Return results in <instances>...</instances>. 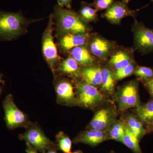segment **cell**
I'll use <instances>...</instances> for the list:
<instances>
[{"label": "cell", "instance_id": "29", "mask_svg": "<svg viewBox=\"0 0 153 153\" xmlns=\"http://www.w3.org/2000/svg\"><path fill=\"white\" fill-rule=\"evenodd\" d=\"M141 81L143 83L147 90L153 97V76L149 79L141 80Z\"/></svg>", "mask_w": 153, "mask_h": 153}, {"label": "cell", "instance_id": "31", "mask_svg": "<svg viewBox=\"0 0 153 153\" xmlns=\"http://www.w3.org/2000/svg\"><path fill=\"white\" fill-rule=\"evenodd\" d=\"M26 152L27 153H38V151L28 143H26Z\"/></svg>", "mask_w": 153, "mask_h": 153}, {"label": "cell", "instance_id": "24", "mask_svg": "<svg viewBox=\"0 0 153 153\" xmlns=\"http://www.w3.org/2000/svg\"><path fill=\"white\" fill-rule=\"evenodd\" d=\"M56 140L58 149L64 153L71 152L72 141L66 134L63 132H59L56 135Z\"/></svg>", "mask_w": 153, "mask_h": 153}, {"label": "cell", "instance_id": "19", "mask_svg": "<svg viewBox=\"0 0 153 153\" xmlns=\"http://www.w3.org/2000/svg\"><path fill=\"white\" fill-rule=\"evenodd\" d=\"M137 117L142 122L147 123L153 120V100L137 107L135 110Z\"/></svg>", "mask_w": 153, "mask_h": 153}, {"label": "cell", "instance_id": "3", "mask_svg": "<svg viewBox=\"0 0 153 153\" xmlns=\"http://www.w3.org/2000/svg\"><path fill=\"white\" fill-rule=\"evenodd\" d=\"M3 107L6 126L9 129L21 127L27 128L30 124L27 117L15 103L12 94H9L6 97L3 101Z\"/></svg>", "mask_w": 153, "mask_h": 153}, {"label": "cell", "instance_id": "13", "mask_svg": "<svg viewBox=\"0 0 153 153\" xmlns=\"http://www.w3.org/2000/svg\"><path fill=\"white\" fill-rule=\"evenodd\" d=\"M113 44L110 41L99 36L94 37L90 44V52L95 57L103 59L111 52Z\"/></svg>", "mask_w": 153, "mask_h": 153}, {"label": "cell", "instance_id": "15", "mask_svg": "<svg viewBox=\"0 0 153 153\" xmlns=\"http://www.w3.org/2000/svg\"><path fill=\"white\" fill-rule=\"evenodd\" d=\"M71 57L78 64L84 66H91L94 59L88 49L84 46L75 47L71 51Z\"/></svg>", "mask_w": 153, "mask_h": 153}, {"label": "cell", "instance_id": "30", "mask_svg": "<svg viewBox=\"0 0 153 153\" xmlns=\"http://www.w3.org/2000/svg\"><path fill=\"white\" fill-rule=\"evenodd\" d=\"M58 5L60 7H65L66 9H71L72 0H57Z\"/></svg>", "mask_w": 153, "mask_h": 153}, {"label": "cell", "instance_id": "21", "mask_svg": "<svg viewBox=\"0 0 153 153\" xmlns=\"http://www.w3.org/2000/svg\"><path fill=\"white\" fill-rule=\"evenodd\" d=\"M101 68L102 89L107 93L112 94L114 91V74L108 68L104 67Z\"/></svg>", "mask_w": 153, "mask_h": 153}, {"label": "cell", "instance_id": "25", "mask_svg": "<svg viewBox=\"0 0 153 153\" xmlns=\"http://www.w3.org/2000/svg\"><path fill=\"white\" fill-rule=\"evenodd\" d=\"M97 11L95 8L84 3L79 10V15L85 21L92 22L97 18Z\"/></svg>", "mask_w": 153, "mask_h": 153}, {"label": "cell", "instance_id": "9", "mask_svg": "<svg viewBox=\"0 0 153 153\" xmlns=\"http://www.w3.org/2000/svg\"><path fill=\"white\" fill-rule=\"evenodd\" d=\"M127 4L123 0L114 1L111 5L106 9L103 16L108 22L115 25L120 24L121 20L125 17L134 16L139 10H131Z\"/></svg>", "mask_w": 153, "mask_h": 153}, {"label": "cell", "instance_id": "6", "mask_svg": "<svg viewBox=\"0 0 153 153\" xmlns=\"http://www.w3.org/2000/svg\"><path fill=\"white\" fill-rule=\"evenodd\" d=\"M135 49L143 54L153 52V30L135 20L133 27Z\"/></svg>", "mask_w": 153, "mask_h": 153}, {"label": "cell", "instance_id": "4", "mask_svg": "<svg viewBox=\"0 0 153 153\" xmlns=\"http://www.w3.org/2000/svg\"><path fill=\"white\" fill-rule=\"evenodd\" d=\"M19 137L20 140L29 143L36 150L41 153H45L53 148L58 149L57 145L48 138L37 125H29L27 131L21 134Z\"/></svg>", "mask_w": 153, "mask_h": 153}, {"label": "cell", "instance_id": "20", "mask_svg": "<svg viewBox=\"0 0 153 153\" xmlns=\"http://www.w3.org/2000/svg\"><path fill=\"white\" fill-rule=\"evenodd\" d=\"M126 126L139 141L146 134V130L144 128L142 122L137 117L134 116L129 115L128 117Z\"/></svg>", "mask_w": 153, "mask_h": 153}, {"label": "cell", "instance_id": "35", "mask_svg": "<svg viewBox=\"0 0 153 153\" xmlns=\"http://www.w3.org/2000/svg\"><path fill=\"white\" fill-rule=\"evenodd\" d=\"M125 2H126V3H128L130 1V0H123Z\"/></svg>", "mask_w": 153, "mask_h": 153}, {"label": "cell", "instance_id": "18", "mask_svg": "<svg viewBox=\"0 0 153 153\" xmlns=\"http://www.w3.org/2000/svg\"><path fill=\"white\" fill-rule=\"evenodd\" d=\"M57 72L68 74L74 77L80 75L78 64L72 57H69L63 61L56 69Z\"/></svg>", "mask_w": 153, "mask_h": 153}, {"label": "cell", "instance_id": "27", "mask_svg": "<svg viewBox=\"0 0 153 153\" xmlns=\"http://www.w3.org/2000/svg\"><path fill=\"white\" fill-rule=\"evenodd\" d=\"M133 74L140 80L149 79L153 76V69L150 67L137 66L136 67Z\"/></svg>", "mask_w": 153, "mask_h": 153}, {"label": "cell", "instance_id": "33", "mask_svg": "<svg viewBox=\"0 0 153 153\" xmlns=\"http://www.w3.org/2000/svg\"><path fill=\"white\" fill-rule=\"evenodd\" d=\"M58 149L57 148H53V149H51L47 151L45 153H57V149Z\"/></svg>", "mask_w": 153, "mask_h": 153}, {"label": "cell", "instance_id": "17", "mask_svg": "<svg viewBox=\"0 0 153 153\" xmlns=\"http://www.w3.org/2000/svg\"><path fill=\"white\" fill-rule=\"evenodd\" d=\"M134 61L131 55L123 51H117L111 57L109 64L117 70L126 67Z\"/></svg>", "mask_w": 153, "mask_h": 153}, {"label": "cell", "instance_id": "8", "mask_svg": "<svg viewBox=\"0 0 153 153\" xmlns=\"http://www.w3.org/2000/svg\"><path fill=\"white\" fill-rule=\"evenodd\" d=\"M138 82L132 81L123 85L118 91L119 109L124 111L140 105Z\"/></svg>", "mask_w": 153, "mask_h": 153}, {"label": "cell", "instance_id": "5", "mask_svg": "<svg viewBox=\"0 0 153 153\" xmlns=\"http://www.w3.org/2000/svg\"><path fill=\"white\" fill-rule=\"evenodd\" d=\"M76 88L77 103L84 107H94L104 99L102 94L95 86L87 82H77Z\"/></svg>", "mask_w": 153, "mask_h": 153}, {"label": "cell", "instance_id": "26", "mask_svg": "<svg viewBox=\"0 0 153 153\" xmlns=\"http://www.w3.org/2000/svg\"><path fill=\"white\" fill-rule=\"evenodd\" d=\"M135 62L133 61L127 66L116 70L114 74V77L115 80H120L134 74V71L136 67Z\"/></svg>", "mask_w": 153, "mask_h": 153}, {"label": "cell", "instance_id": "38", "mask_svg": "<svg viewBox=\"0 0 153 153\" xmlns=\"http://www.w3.org/2000/svg\"><path fill=\"white\" fill-rule=\"evenodd\" d=\"M151 2H152L153 3V0H151Z\"/></svg>", "mask_w": 153, "mask_h": 153}, {"label": "cell", "instance_id": "34", "mask_svg": "<svg viewBox=\"0 0 153 153\" xmlns=\"http://www.w3.org/2000/svg\"><path fill=\"white\" fill-rule=\"evenodd\" d=\"M70 153H83L82 151H76L73 152H71Z\"/></svg>", "mask_w": 153, "mask_h": 153}, {"label": "cell", "instance_id": "36", "mask_svg": "<svg viewBox=\"0 0 153 153\" xmlns=\"http://www.w3.org/2000/svg\"><path fill=\"white\" fill-rule=\"evenodd\" d=\"M109 153H115L114 152V151H111V152H110Z\"/></svg>", "mask_w": 153, "mask_h": 153}, {"label": "cell", "instance_id": "2", "mask_svg": "<svg viewBox=\"0 0 153 153\" xmlns=\"http://www.w3.org/2000/svg\"><path fill=\"white\" fill-rule=\"evenodd\" d=\"M25 20L21 14L0 12V38L10 40L23 32Z\"/></svg>", "mask_w": 153, "mask_h": 153}, {"label": "cell", "instance_id": "37", "mask_svg": "<svg viewBox=\"0 0 153 153\" xmlns=\"http://www.w3.org/2000/svg\"><path fill=\"white\" fill-rule=\"evenodd\" d=\"M1 88H0V96H1Z\"/></svg>", "mask_w": 153, "mask_h": 153}, {"label": "cell", "instance_id": "32", "mask_svg": "<svg viewBox=\"0 0 153 153\" xmlns=\"http://www.w3.org/2000/svg\"><path fill=\"white\" fill-rule=\"evenodd\" d=\"M148 124H149V130L148 132H150L151 131H153V120H152L151 121L147 123Z\"/></svg>", "mask_w": 153, "mask_h": 153}, {"label": "cell", "instance_id": "23", "mask_svg": "<svg viewBox=\"0 0 153 153\" xmlns=\"http://www.w3.org/2000/svg\"><path fill=\"white\" fill-rule=\"evenodd\" d=\"M108 131L110 140L121 143L125 131V125L120 121L114 122Z\"/></svg>", "mask_w": 153, "mask_h": 153}, {"label": "cell", "instance_id": "16", "mask_svg": "<svg viewBox=\"0 0 153 153\" xmlns=\"http://www.w3.org/2000/svg\"><path fill=\"white\" fill-rule=\"evenodd\" d=\"M82 76L85 82L90 85L97 86L101 85V68L97 66H85L82 68Z\"/></svg>", "mask_w": 153, "mask_h": 153}, {"label": "cell", "instance_id": "14", "mask_svg": "<svg viewBox=\"0 0 153 153\" xmlns=\"http://www.w3.org/2000/svg\"><path fill=\"white\" fill-rule=\"evenodd\" d=\"M88 38V33L67 34L62 36L59 41V45L63 50H70L75 47L85 46Z\"/></svg>", "mask_w": 153, "mask_h": 153}, {"label": "cell", "instance_id": "7", "mask_svg": "<svg viewBox=\"0 0 153 153\" xmlns=\"http://www.w3.org/2000/svg\"><path fill=\"white\" fill-rule=\"evenodd\" d=\"M53 23V16L51 15L49 24L43 36L42 50L45 59L52 72L54 73L56 64L60 62V57L58 55L52 36Z\"/></svg>", "mask_w": 153, "mask_h": 153}, {"label": "cell", "instance_id": "10", "mask_svg": "<svg viewBox=\"0 0 153 153\" xmlns=\"http://www.w3.org/2000/svg\"><path fill=\"white\" fill-rule=\"evenodd\" d=\"M110 140L107 130L90 129L84 131L78 134L74 138V143H83L91 147L97 146L105 141Z\"/></svg>", "mask_w": 153, "mask_h": 153}, {"label": "cell", "instance_id": "12", "mask_svg": "<svg viewBox=\"0 0 153 153\" xmlns=\"http://www.w3.org/2000/svg\"><path fill=\"white\" fill-rule=\"evenodd\" d=\"M114 114L109 108H102L96 113L88 127L91 129L105 130L114 122Z\"/></svg>", "mask_w": 153, "mask_h": 153}, {"label": "cell", "instance_id": "28", "mask_svg": "<svg viewBox=\"0 0 153 153\" xmlns=\"http://www.w3.org/2000/svg\"><path fill=\"white\" fill-rule=\"evenodd\" d=\"M114 1V0H94L93 6L97 11L106 10Z\"/></svg>", "mask_w": 153, "mask_h": 153}, {"label": "cell", "instance_id": "11", "mask_svg": "<svg viewBox=\"0 0 153 153\" xmlns=\"http://www.w3.org/2000/svg\"><path fill=\"white\" fill-rule=\"evenodd\" d=\"M57 102L65 105H72L77 103L73 85L66 80H61L55 86Z\"/></svg>", "mask_w": 153, "mask_h": 153}, {"label": "cell", "instance_id": "22", "mask_svg": "<svg viewBox=\"0 0 153 153\" xmlns=\"http://www.w3.org/2000/svg\"><path fill=\"white\" fill-rule=\"evenodd\" d=\"M125 131L121 143L131 150L134 153H143L139 144V140L125 125Z\"/></svg>", "mask_w": 153, "mask_h": 153}, {"label": "cell", "instance_id": "1", "mask_svg": "<svg viewBox=\"0 0 153 153\" xmlns=\"http://www.w3.org/2000/svg\"><path fill=\"white\" fill-rule=\"evenodd\" d=\"M55 17L59 35L67 34H87L89 30L85 21L71 9L57 5L55 8Z\"/></svg>", "mask_w": 153, "mask_h": 153}]
</instances>
